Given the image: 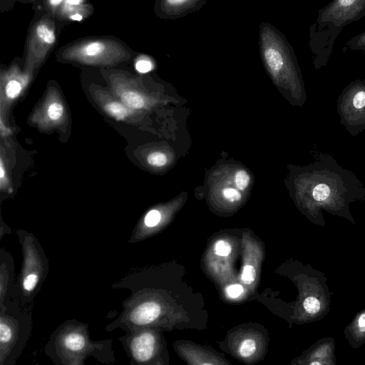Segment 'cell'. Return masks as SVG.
<instances>
[{"label": "cell", "mask_w": 365, "mask_h": 365, "mask_svg": "<svg viewBox=\"0 0 365 365\" xmlns=\"http://www.w3.org/2000/svg\"><path fill=\"white\" fill-rule=\"evenodd\" d=\"M308 168L304 191L308 195L309 202L317 217L321 215L323 209L353 222L349 205L365 200L364 184L354 173L342 168L327 154H319Z\"/></svg>", "instance_id": "1"}, {"label": "cell", "mask_w": 365, "mask_h": 365, "mask_svg": "<svg viewBox=\"0 0 365 365\" xmlns=\"http://www.w3.org/2000/svg\"><path fill=\"white\" fill-rule=\"evenodd\" d=\"M44 353L55 365H85L88 357L105 364L115 362L113 341H94L88 324L76 319H67L51 334Z\"/></svg>", "instance_id": "2"}, {"label": "cell", "mask_w": 365, "mask_h": 365, "mask_svg": "<svg viewBox=\"0 0 365 365\" xmlns=\"http://www.w3.org/2000/svg\"><path fill=\"white\" fill-rule=\"evenodd\" d=\"M364 16L365 0H332L319 10L309 31V47L317 71L327 66L344 28Z\"/></svg>", "instance_id": "3"}, {"label": "cell", "mask_w": 365, "mask_h": 365, "mask_svg": "<svg viewBox=\"0 0 365 365\" xmlns=\"http://www.w3.org/2000/svg\"><path fill=\"white\" fill-rule=\"evenodd\" d=\"M258 43L262 60L269 73L275 79L286 81L306 98L297 58L284 34L270 23L262 22Z\"/></svg>", "instance_id": "4"}, {"label": "cell", "mask_w": 365, "mask_h": 365, "mask_svg": "<svg viewBox=\"0 0 365 365\" xmlns=\"http://www.w3.org/2000/svg\"><path fill=\"white\" fill-rule=\"evenodd\" d=\"M16 235L21 247L23 260L15 282V292L20 304L29 308L47 277L48 259L34 234L20 229L16 231Z\"/></svg>", "instance_id": "5"}, {"label": "cell", "mask_w": 365, "mask_h": 365, "mask_svg": "<svg viewBox=\"0 0 365 365\" xmlns=\"http://www.w3.org/2000/svg\"><path fill=\"white\" fill-rule=\"evenodd\" d=\"M32 318L17 299L0 305V365H15L30 338Z\"/></svg>", "instance_id": "6"}, {"label": "cell", "mask_w": 365, "mask_h": 365, "mask_svg": "<svg viewBox=\"0 0 365 365\" xmlns=\"http://www.w3.org/2000/svg\"><path fill=\"white\" fill-rule=\"evenodd\" d=\"M130 54L120 42L108 38H92L65 48L61 58L84 65L110 66L128 61Z\"/></svg>", "instance_id": "7"}, {"label": "cell", "mask_w": 365, "mask_h": 365, "mask_svg": "<svg viewBox=\"0 0 365 365\" xmlns=\"http://www.w3.org/2000/svg\"><path fill=\"white\" fill-rule=\"evenodd\" d=\"M340 123L353 136L365 130V79L349 83L338 97Z\"/></svg>", "instance_id": "8"}, {"label": "cell", "mask_w": 365, "mask_h": 365, "mask_svg": "<svg viewBox=\"0 0 365 365\" xmlns=\"http://www.w3.org/2000/svg\"><path fill=\"white\" fill-rule=\"evenodd\" d=\"M56 41L53 19L46 14L31 26L26 45L25 71L33 73L46 59Z\"/></svg>", "instance_id": "9"}, {"label": "cell", "mask_w": 365, "mask_h": 365, "mask_svg": "<svg viewBox=\"0 0 365 365\" xmlns=\"http://www.w3.org/2000/svg\"><path fill=\"white\" fill-rule=\"evenodd\" d=\"M118 340L133 365L149 364L158 354V335L152 329L142 327L126 331Z\"/></svg>", "instance_id": "10"}, {"label": "cell", "mask_w": 365, "mask_h": 365, "mask_svg": "<svg viewBox=\"0 0 365 365\" xmlns=\"http://www.w3.org/2000/svg\"><path fill=\"white\" fill-rule=\"evenodd\" d=\"M66 109L58 91L49 89L30 120L41 130H48L62 125L66 120Z\"/></svg>", "instance_id": "11"}, {"label": "cell", "mask_w": 365, "mask_h": 365, "mask_svg": "<svg viewBox=\"0 0 365 365\" xmlns=\"http://www.w3.org/2000/svg\"><path fill=\"white\" fill-rule=\"evenodd\" d=\"M31 72L21 71L17 66H12L1 73V115L22 93L30 82Z\"/></svg>", "instance_id": "12"}, {"label": "cell", "mask_w": 365, "mask_h": 365, "mask_svg": "<svg viewBox=\"0 0 365 365\" xmlns=\"http://www.w3.org/2000/svg\"><path fill=\"white\" fill-rule=\"evenodd\" d=\"M108 80L113 95L130 109L137 111L146 108V98L134 78L115 73L109 76Z\"/></svg>", "instance_id": "13"}, {"label": "cell", "mask_w": 365, "mask_h": 365, "mask_svg": "<svg viewBox=\"0 0 365 365\" xmlns=\"http://www.w3.org/2000/svg\"><path fill=\"white\" fill-rule=\"evenodd\" d=\"M207 0H157L155 11L163 19H178L200 11Z\"/></svg>", "instance_id": "14"}, {"label": "cell", "mask_w": 365, "mask_h": 365, "mask_svg": "<svg viewBox=\"0 0 365 365\" xmlns=\"http://www.w3.org/2000/svg\"><path fill=\"white\" fill-rule=\"evenodd\" d=\"M15 267L11 254L0 250V305L10 299H17L15 292Z\"/></svg>", "instance_id": "15"}, {"label": "cell", "mask_w": 365, "mask_h": 365, "mask_svg": "<svg viewBox=\"0 0 365 365\" xmlns=\"http://www.w3.org/2000/svg\"><path fill=\"white\" fill-rule=\"evenodd\" d=\"M93 96L102 110L116 120H127L134 115V111L113 94L111 95L104 90L97 88L94 90Z\"/></svg>", "instance_id": "16"}, {"label": "cell", "mask_w": 365, "mask_h": 365, "mask_svg": "<svg viewBox=\"0 0 365 365\" xmlns=\"http://www.w3.org/2000/svg\"><path fill=\"white\" fill-rule=\"evenodd\" d=\"M92 11V6L86 0H63L56 16L63 20L81 21Z\"/></svg>", "instance_id": "17"}, {"label": "cell", "mask_w": 365, "mask_h": 365, "mask_svg": "<svg viewBox=\"0 0 365 365\" xmlns=\"http://www.w3.org/2000/svg\"><path fill=\"white\" fill-rule=\"evenodd\" d=\"M346 337L354 348L365 342V309L358 313L345 329Z\"/></svg>", "instance_id": "18"}, {"label": "cell", "mask_w": 365, "mask_h": 365, "mask_svg": "<svg viewBox=\"0 0 365 365\" xmlns=\"http://www.w3.org/2000/svg\"><path fill=\"white\" fill-rule=\"evenodd\" d=\"M359 51L365 53V31L349 39L344 50Z\"/></svg>", "instance_id": "19"}, {"label": "cell", "mask_w": 365, "mask_h": 365, "mask_svg": "<svg viewBox=\"0 0 365 365\" xmlns=\"http://www.w3.org/2000/svg\"><path fill=\"white\" fill-rule=\"evenodd\" d=\"M154 68V63L149 56L140 55L135 59V68L140 73H146L152 71Z\"/></svg>", "instance_id": "20"}, {"label": "cell", "mask_w": 365, "mask_h": 365, "mask_svg": "<svg viewBox=\"0 0 365 365\" xmlns=\"http://www.w3.org/2000/svg\"><path fill=\"white\" fill-rule=\"evenodd\" d=\"M0 187L1 191L7 193H11L13 191L8 176L6 165L1 155L0 160Z\"/></svg>", "instance_id": "21"}, {"label": "cell", "mask_w": 365, "mask_h": 365, "mask_svg": "<svg viewBox=\"0 0 365 365\" xmlns=\"http://www.w3.org/2000/svg\"><path fill=\"white\" fill-rule=\"evenodd\" d=\"M146 161L148 165L153 167H163L168 163L167 155L158 150L150 152L146 157Z\"/></svg>", "instance_id": "22"}, {"label": "cell", "mask_w": 365, "mask_h": 365, "mask_svg": "<svg viewBox=\"0 0 365 365\" xmlns=\"http://www.w3.org/2000/svg\"><path fill=\"white\" fill-rule=\"evenodd\" d=\"M161 220V213L158 210H149L143 217V224L145 227L152 228L156 227Z\"/></svg>", "instance_id": "23"}, {"label": "cell", "mask_w": 365, "mask_h": 365, "mask_svg": "<svg viewBox=\"0 0 365 365\" xmlns=\"http://www.w3.org/2000/svg\"><path fill=\"white\" fill-rule=\"evenodd\" d=\"M256 350L255 341L252 339L244 340L239 348V353L242 357H249L252 356Z\"/></svg>", "instance_id": "24"}, {"label": "cell", "mask_w": 365, "mask_h": 365, "mask_svg": "<svg viewBox=\"0 0 365 365\" xmlns=\"http://www.w3.org/2000/svg\"><path fill=\"white\" fill-rule=\"evenodd\" d=\"M250 179V175L245 170H240L235 174V185L238 189L243 190L248 186Z\"/></svg>", "instance_id": "25"}, {"label": "cell", "mask_w": 365, "mask_h": 365, "mask_svg": "<svg viewBox=\"0 0 365 365\" xmlns=\"http://www.w3.org/2000/svg\"><path fill=\"white\" fill-rule=\"evenodd\" d=\"M231 251L232 247L226 240H218L215 245V252L219 256H228L231 253Z\"/></svg>", "instance_id": "26"}, {"label": "cell", "mask_w": 365, "mask_h": 365, "mask_svg": "<svg viewBox=\"0 0 365 365\" xmlns=\"http://www.w3.org/2000/svg\"><path fill=\"white\" fill-rule=\"evenodd\" d=\"M255 277L256 271L253 266L248 264L244 267L242 274V280L245 284H252L255 281Z\"/></svg>", "instance_id": "27"}, {"label": "cell", "mask_w": 365, "mask_h": 365, "mask_svg": "<svg viewBox=\"0 0 365 365\" xmlns=\"http://www.w3.org/2000/svg\"><path fill=\"white\" fill-rule=\"evenodd\" d=\"M222 193L224 197L230 202H236L241 199L240 192L232 187L224 189Z\"/></svg>", "instance_id": "28"}, {"label": "cell", "mask_w": 365, "mask_h": 365, "mask_svg": "<svg viewBox=\"0 0 365 365\" xmlns=\"http://www.w3.org/2000/svg\"><path fill=\"white\" fill-rule=\"evenodd\" d=\"M227 294L231 298H237L243 292V287L240 284H232L226 289Z\"/></svg>", "instance_id": "29"}, {"label": "cell", "mask_w": 365, "mask_h": 365, "mask_svg": "<svg viewBox=\"0 0 365 365\" xmlns=\"http://www.w3.org/2000/svg\"><path fill=\"white\" fill-rule=\"evenodd\" d=\"M63 1V0H45V4L50 12L56 15Z\"/></svg>", "instance_id": "30"}, {"label": "cell", "mask_w": 365, "mask_h": 365, "mask_svg": "<svg viewBox=\"0 0 365 365\" xmlns=\"http://www.w3.org/2000/svg\"><path fill=\"white\" fill-rule=\"evenodd\" d=\"M11 233V229L9 226L5 225L4 222L1 220L0 227V239L1 240L5 235Z\"/></svg>", "instance_id": "31"}]
</instances>
